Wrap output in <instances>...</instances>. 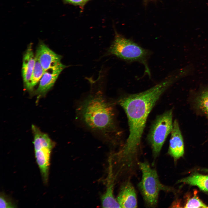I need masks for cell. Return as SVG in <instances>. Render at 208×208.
<instances>
[{
    "label": "cell",
    "instance_id": "obj_15",
    "mask_svg": "<svg viewBox=\"0 0 208 208\" xmlns=\"http://www.w3.org/2000/svg\"><path fill=\"white\" fill-rule=\"evenodd\" d=\"M35 65L30 78L28 86L26 89L29 91H32L34 87L39 83L45 71L38 60L36 58Z\"/></svg>",
    "mask_w": 208,
    "mask_h": 208
},
{
    "label": "cell",
    "instance_id": "obj_12",
    "mask_svg": "<svg viewBox=\"0 0 208 208\" xmlns=\"http://www.w3.org/2000/svg\"><path fill=\"white\" fill-rule=\"evenodd\" d=\"M36 62L32 44L28 46L23 57L22 75L23 83L27 88L34 70Z\"/></svg>",
    "mask_w": 208,
    "mask_h": 208
},
{
    "label": "cell",
    "instance_id": "obj_11",
    "mask_svg": "<svg viewBox=\"0 0 208 208\" xmlns=\"http://www.w3.org/2000/svg\"><path fill=\"white\" fill-rule=\"evenodd\" d=\"M109 163L106 190L101 198L102 206L103 208L121 207L114 196V187L115 179L112 163L110 162Z\"/></svg>",
    "mask_w": 208,
    "mask_h": 208
},
{
    "label": "cell",
    "instance_id": "obj_4",
    "mask_svg": "<svg viewBox=\"0 0 208 208\" xmlns=\"http://www.w3.org/2000/svg\"><path fill=\"white\" fill-rule=\"evenodd\" d=\"M138 166L142 173L141 180L138 185L139 189L146 205L149 207H155L160 192L171 191V189L160 182L156 170L152 168L148 162H139Z\"/></svg>",
    "mask_w": 208,
    "mask_h": 208
},
{
    "label": "cell",
    "instance_id": "obj_1",
    "mask_svg": "<svg viewBox=\"0 0 208 208\" xmlns=\"http://www.w3.org/2000/svg\"><path fill=\"white\" fill-rule=\"evenodd\" d=\"M176 81L172 75L144 91L121 97L118 103L127 117L129 133L122 147L115 153L118 161L122 166L131 168L138 163L142 137L147 119L161 95Z\"/></svg>",
    "mask_w": 208,
    "mask_h": 208
},
{
    "label": "cell",
    "instance_id": "obj_19",
    "mask_svg": "<svg viewBox=\"0 0 208 208\" xmlns=\"http://www.w3.org/2000/svg\"><path fill=\"white\" fill-rule=\"evenodd\" d=\"M86 3L88 2L90 0H84Z\"/></svg>",
    "mask_w": 208,
    "mask_h": 208
},
{
    "label": "cell",
    "instance_id": "obj_2",
    "mask_svg": "<svg viewBox=\"0 0 208 208\" xmlns=\"http://www.w3.org/2000/svg\"><path fill=\"white\" fill-rule=\"evenodd\" d=\"M78 117L88 129L99 133L110 142L116 132L113 103L100 92L89 94L77 109Z\"/></svg>",
    "mask_w": 208,
    "mask_h": 208
},
{
    "label": "cell",
    "instance_id": "obj_9",
    "mask_svg": "<svg viewBox=\"0 0 208 208\" xmlns=\"http://www.w3.org/2000/svg\"><path fill=\"white\" fill-rule=\"evenodd\" d=\"M171 133L168 153L175 160H177L183 155L184 145L179 123L176 120L173 122Z\"/></svg>",
    "mask_w": 208,
    "mask_h": 208
},
{
    "label": "cell",
    "instance_id": "obj_13",
    "mask_svg": "<svg viewBox=\"0 0 208 208\" xmlns=\"http://www.w3.org/2000/svg\"><path fill=\"white\" fill-rule=\"evenodd\" d=\"M179 182L197 186L201 190L208 192V175L195 174L182 179Z\"/></svg>",
    "mask_w": 208,
    "mask_h": 208
},
{
    "label": "cell",
    "instance_id": "obj_8",
    "mask_svg": "<svg viewBox=\"0 0 208 208\" xmlns=\"http://www.w3.org/2000/svg\"><path fill=\"white\" fill-rule=\"evenodd\" d=\"M35 56L44 71L61 63L62 56L53 51L42 42L39 44Z\"/></svg>",
    "mask_w": 208,
    "mask_h": 208
},
{
    "label": "cell",
    "instance_id": "obj_18",
    "mask_svg": "<svg viewBox=\"0 0 208 208\" xmlns=\"http://www.w3.org/2000/svg\"><path fill=\"white\" fill-rule=\"evenodd\" d=\"M144 5L146 6L148 4L151 2H155L158 0H143Z\"/></svg>",
    "mask_w": 208,
    "mask_h": 208
},
{
    "label": "cell",
    "instance_id": "obj_16",
    "mask_svg": "<svg viewBox=\"0 0 208 208\" xmlns=\"http://www.w3.org/2000/svg\"><path fill=\"white\" fill-rule=\"evenodd\" d=\"M16 203L9 196L3 192H1L0 194V208H16Z\"/></svg>",
    "mask_w": 208,
    "mask_h": 208
},
{
    "label": "cell",
    "instance_id": "obj_10",
    "mask_svg": "<svg viewBox=\"0 0 208 208\" xmlns=\"http://www.w3.org/2000/svg\"><path fill=\"white\" fill-rule=\"evenodd\" d=\"M116 199L121 207H137L135 190L129 179L125 181L121 187Z\"/></svg>",
    "mask_w": 208,
    "mask_h": 208
},
{
    "label": "cell",
    "instance_id": "obj_5",
    "mask_svg": "<svg viewBox=\"0 0 208 208\" xmlns=\"http://www.w3.org/2000/svg\"><path fill=\"white\" fill-rule=\"evenodd\" d=\"M35 156L43 182H48L51 154L55 143L36 126L32 125Z\"/></svg>",
    "mask_w": 208,
    "mask_h": 208
},
{
    "label": "cell",
    "instance_id": "obj_14",
    "mask_svg": "<svg viewBox=\"0 0 208 208\" xmlns=\"http://www.w3.org/2000/svg\"><path fill=\"white\" fill-rule=\"evenodd\" d=\"M196 106L208 120V86L203 88L196 97Z\"/></svg>",
    "mask_w": 208,
    "mask_h": 208
},
{
    "label": "cell",
    "instance_id": "obj_7",
    "mask_svg": "<svg viewBox=\"0 0 208 208\" xmlns=\"http://www.w3.org/2000/svg\"><path fill=\"white\" fill-rule=\"evenodd\" d=\"M66 67L61 63L45 71L34 92L38 98L44 96L52 88L61 72Z\"/></svg>",
    "mask_w": 208,
    "mask_h": 208
},
{
    "label": "cell",
    "instance_id": "obj_6",
    "mask_svg": "<svg viewBox=\"0 0 208 208\" xmlns=\"http://www.w3.org/2000/svg\"><path fill=\"white\" fill-rule=\"evenodd\" d=\"M173 126L172 111L171 109L158 116L153 123L147 140L154 159L159 155L166 139L171 133Z\"/></svg>",
    "mask_w": 208,
    "mask_h": 208
},
{
    "label": "cell",
    "instance_id": "obj_17",
    "mask_svg": "<svg viewBox=\"0 0 208 208\" xmlns=\"http://www.w3.org/2000/svg\"><path fill=\"white\" fill-rule=\"evenodd\" d=\"M185 208H208L207 205L203 203L196 196L189 199L187 201Z\"/></svg>",
    "mask_w": 208,
    "mask_h": 208
},
{
    "label": "cell",
    "instance_id": "obj_3",
    "mask_svg": "<svg viewBox=\"0 0 208 208\" xmlns=\"http://www.w3.org/2000/svg\"><path fill=\"white\" fill-rule=\"evenodd\" d=\"M109 54L125 61L137 62L143 64L146 73L151 76L147 61L150 51L115 31L114 38L108 50Z\"/></svg>",
    "mask_w": 208,
    "mask_h": 208
}]
</instances>
